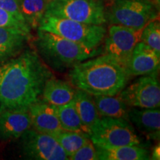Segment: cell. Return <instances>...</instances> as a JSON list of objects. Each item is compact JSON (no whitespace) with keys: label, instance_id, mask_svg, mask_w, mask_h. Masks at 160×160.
I'll use <instances>...</instances> for the list:
<instances>
[{"label":"cell","instance_id":"6da1fadb","mask_svg":"<svg viewBox=\"0 0 160 160\" xmlns=\"http://www.w3.org/2000/svg\"><path fill=\"white\" fill-rule=\"evenodd\" d=\"M52 77L33 50H23L0 62V111L28 110L41 97L45 82Z\"/></svg>","mask_w":160,"mask_h":160},{"label":"cell","instance_id":"7a4b0ae2","mask_svg":"<svg viewBox=\"0 0 160 160\" xmlns=\"http://www.w3.org/2000/svg\"><path fill=\"white\" fill-rule=\"evenodd\" d=\"M68 77L75 88L93 97L118 95L131 76L119 62L105 53L72 67Z\"/></svg>","mask_w":160,"mask_h":160},{"label":"cell","instance_id":"3957f363","mask_svg":"<svg viewBox=\"0 0 160 160\" xmlns=\"http://www.w3.org/2000/svg\"><path fill=\"white\" fill-rule=\"evenodd\" d=\"M36 46L40 55L57 70L69 68L103 53L101 47L88 48L51 32L38 30Z\"/></svg>","mask_w":160,"mask_h":160},{"label":"cell","instance_id":"277c9868","mask_svg":"<svg viewBox=\"0 0 160 160\" xmlns=\"http://www.w3.org/2000/svg\"><path fill=\"white\" fill-rule=\"evenodd\" d=\"M37 30L51 32L88 48L99 47L107 33L103 25L82 23L50 15L44 16Z\"/></svg>","mask_w":160,"mask_h":160},{"label":"cell","instance_id":"5b68a950","mask_svg":"<svg viewBox=\"0 0 160 160\" xmlns=\"http://www.w3.org/2000/svg\"><path fill=\"white\" fill-rule=\"evenodd\" d=\"M90 139L101 148L141 145L142 141L128 119L100 117L90 132Z\"/></svg>","mask_w":160,"mask_h":160},{"label":"cell","instance_id":"8992f818","mask_svg":"<svg viewBox=\"0 0 160 160\" xmlns=\"http://www.w3.org/2000/svg\"><path fill=\"white\" fill-rule=\"evenodd\" d=\"M45 15L91 25L107 22L103 0H49Z\"/></svg>","mask_w":160,"mask_h":160},{"label":"cell","instance_id":"52a82bcc","mask_svg":"<svg viewBox=\"0 0 160 160\" xmlns=\"http://www.w3.org/2000/svg\"><path fill=\"white\" fill-rule=\"evenodd\" d=\"M159 17L158 8L151 0H114L106 19L113 25L142 29Z\"/></svg>","mask_w":160,"mask_h":160},{"label":"cell","instance_id":"ba28073f","mask_svg":"<svg viewBox=\"0 0 160 160\" xmlns=\"http://www.w3.org/2000/svg\"><path fill=\"white\" fill-rule=\"evenodd\" d=\"M128 107L157 108L160 106V85L158 73L142 77L125 87L119 93Z\"/></svg>","mask_w":160,"mask_h":160},{"label":"cell","instance_id":"9c48e42d","mask_svg":"<svg viewBox=\"0 0 160 160\" xmlns=\"http://www.w3.org/2000/svg\"><path fill=\"white\" fill-rule=\"evenodd\" d=\"M26 157L37 160H67L68 155L53 136L30 128L20 137Z\"/></svg>","mask_w":160,"mask_h":160},{"label":"cell","instance_id":"30bf717a","mask_svg":"<svg viewBox=\"0 0 160 160\" xmlns=\"http://www.w3.org/2000/svg\"><path fill=\"white\" fill-rule=\"evenodd\" d=\"M142 29L111 24L105 37V53L115 58L127 68L133 49L140 42Z\"/></svg>","mask_w":160,"mask_h":160},{"label":"cell","instance_id":"8fae6325","mask_svg":"<svg viewBox=\"0 0 160 160\" xmlns=\"http://www.w3.org/2000/svg\"><path fill=\"white\" fill-rule=\"evenodd\" d=\"M31 128L41 133L56 137L62 128L60 125L56 106L38 99L28 108Z\"/></svg>","mask_w":160,"mask_h":160},{"label":"cell","instance_id":"7c38bea8","mask_svg":"<svg viewBox=\"0 0 160 160\" xmlns=\"http://www.w3.org/2000/svg\"><path fill=\"white\" fill-rule=\"evenodd\" d=\"M160 55L142 42L135 46L128 64V71L131 76H145L159 73Z\"/></svg>","mask_w":160,"mask_h":160},{"label":"cell","instance_id":"4fadbf2b","mask_svg":"<svg viewBox=\"0 0 160 160\" xmlns=\"http://www.w3.org/2000/svg\"><path fill=\"white\" fill-rule=\"evenodd\" d=\"M31 128L28 110L4 109L0 111V139H19Z\"/></svg>","mask_w":160,"mask_h":160},{"label":"cell","instance_id":"5bb4252c","mask_svg":"<svg viewBox=\"0 0 160 160\" xmlns=\"http://www.w3.org/2000/svg\"><path fill=\"white\" fill-rule=\"evenodd\" d=\"M128 120L150 139L158 140L160 136V111L157 108L128 109Z\"/></svg>","mask_w":160,"mask_h":160},{"label":"cell","instance_id":"9a60e30c","mask_svg":"<svg viewBox=\"0 0 160 160\" xmlns=\"http://www.w3.org/2000/svg\"><path fill=\"white\" fill-rule=\"evenodd\" d=\"M30 38L31 34L22 30L0 27V62L21 53Z\"/></svg>","mask_w":160,"mask_h":160},{"label":"cell","instance_id":"2e32d148","mask_svg":"<svg viewBox=\"0 0 160 160\" xmlns=\"http://www.w3.org/2000/svg\"><path fill=\"white\" fill-rule=\"evenodd\" d=\"M76 90L71 83L52 77L45 82L42 97L50 105L61 106L73 101Z\"/></svg>","mask_w":160,"mask_h":160},{"label":"cell","instance_id":"e0dca14e","mask_svg":"<svg viewBox=\"0 0 160 160\" xmlns=\"http://www.w3.org/2000/svg\"><path fill=\"white\" fill-rule=\"evenodd\" d=\"M73 103L86 132L89 135L92 128L101 117L97 111L93 96L82 90L77 89Z\"/></svg>","mask_w":160,"mask_h":160},{"label":"cell","instance_id":"ac0fdd59","mask_svg":"<svg viewBox=\"0 0 160 160\" xmlns=\"http://www.w3.org/2000/svg\"><path fill=\"white\" fill-rule=\"evenodd\" d=\"M98 159L101 160H148L150 151L142 145H124L111 148L97 147Z\"/></svg>","mask_w":160,"mask_h":160},{"label":"cell","instance_id":"d6986e66","mask_svg":"<svg viewBox=\"0 0 160 160\" xmlns=\"http://www.w3.org/2000/svg\"><path fill=\"white\" fill-rule=\"evenodd\" d=\"M93 101L101 117L123 118L128 120V106L119 95L93 96Z\"/></svg>","mask_w":160,"mask_h":160},{"label":"cell","instance_id":"ffe728a7","mask_svg":"<svg viewBox=\"0 0 160 160\" xmlns=\"http://www.w3.org/2000/svg\"><path fill=\"white\" fill-rule=\"evenodd\" d=\"M49 0H18L19 10L30 28L37 29L45 14Z\"/></svg>","mask_w":160,"mask_h":160},{"label":"cell","instance_id":"44dd1931","mask_svg":"<svg viewBox=\"0 0 160 160\" xmlns=\"http://www.w3.org/2000/svg\"><path fill=\"white\" fill-rule=\"evenodd\" d=\"M56 108H57L60 125L63 130L82 132V133H85L88 134L79 115L76 111L73 101L66 104V105L56 106Z\"/></svg>","mask_w":160,"mask_h":160},{"label":"cell","instance_id":"7402d4cb","mask_svg":"<svg viewBox=\"0 0 160 160\" xmlns=\"http://www.w3.org/2000/svg\"><path fill=\"white\" fill-rule=\"evenodd\" d=\"M55 138L68 158L90 139L89 135L85 133L65 130L60 131Z\"/></svg>","mask_w":160,"mask_h":160},{"label":"cell","instance_id":"603a6c76","mask_svg":"<svg viewBox=\"0 0 160 160\" xmlns=\"http://www.w3.org/2000/svg\"><path fill=\"white\" fill-rule=\"evenodd\" d=\"M140 41L160 55V23L159 20L157 19L152 20L144 27Z\"/></svg>","mask_w":160,"mask_h":160},{"label":"cell","instance_id":"cb8c5ba5","mask_svg":"<svg viewBox=\"0 0 160 160\" xmlns=\"http://www.w3.org/2000/svg\"><path fill=\"white\" fill-rule=\"evenodd\" d=\"M0 27L22 30L31 34V28L27 24L20 22L11 13L1 8H0Z\"/></svg>","mask_w":160,"mask_h":160},{"label":"cell","instance_id":"d4e9b609","mask_svg":"<svg viewBox=\"0 0 160 160\" xmlns=\"http://www.w3.org/2000/svg\"><path fill=\"white\" fill-rule=\"evenodd\" d=\"M71 160H96L98 159V152L96 145L91 139L69 157Z\"/></svg>","mask_w":160,"mask_h":160},{"label":"cell","instance_id":"484cf974","mask_svg":"<svg viewBox=\"0 0 160 160\" xmlns=\"http://www.w3.org/2000/svg\"><path fill=\"white\" fill-rule=\"evenodd\" d=\"M0 8L8 12L20 22L26 23L20 12L18 0H0Z\"/></svg>","mask_w":160,"mask_h":160},{"label":"cell","instance_id":"4316f807","mask_svg":"<svg viewBox=\"0 0 160 160\" xmlns=\"http://www.w3.org/2000/svg\"><path fill=\"white\" fill-rule=\"evenodd\" d=\"M160 147L159 145L156 146V147L153 148V151H152L151 155V159L153 160H159L160 159Z\"/></svg>","mask_w":160,"mask_h":160}]
</instances>
